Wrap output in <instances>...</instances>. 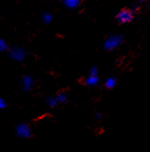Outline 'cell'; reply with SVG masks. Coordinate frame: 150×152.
Listing matches in <instances>:
<instances>
[{
  "mask_svg": "<svg viewBox=\"0 0 150 152\" xmlns=\"http://www.w3.org/2000/svg\"><path fill=\"white\" fill-rule=\"evenodd\" d=\"M15 134L17 138L22 140H28L32 136L31 126L28 123H18L15 127Z\"/></svg>",
  "mask_w": 150,
  "mask_h": 152,
  "instance_id": "6da1fadb",
  "label": "cell"
},
{
  "mask_svg": "<svg viewBox=\"0 0 150 152\" xmlns=\"http://www.w3.org/2000/svg\"><path fill=\"white\" fill-rule=\"evenodd\" d=\"M122 42H123V38H122L121 35L113 34L106 38V40L105 41L104 47L106 50H113L122 44Z\"/></svg>",
  "mask_w": 150,
  "mask_h": 152,
  "instance_id": "7a4b0ae2",
  "label": "cell"
},
{
  "mask_svg": "<svg viewBox=\"0 0 150 152\" xmlns=\"http://www.w3.org/2000/svg\"><path fill=\"white\" fill-rule=\"evenodd\" d=\"M9 54H10V57L12 60L22 62L26 57V51L20 47H13L9 50Z\"/></svg>",
  "mask_w": 150,
  "mask_h": 152,
  "instance_id": "3957f363",
  "label": "cell"
},
{
  "mask_svg": "<svg viewBox=\"0 0 150 152\" xmlns=\"http://www.w3.org/2000/svg\"><path fill=\"white\" fill-rule=\"evenodd\" d=\"M34 79L31 75H24L21 78V89L24 92H29L34 87Z\"/></svg>",
  "mask_w": 150,
  "mask_h": 152,
  "instance_id": "277c9868",
  "label": "cell"
},
{
  "mask_svg": "<svg viewBox=\"0 0 150 152\" xmlns=\"http://www.w3.org/2000/svg\"><path fill=\"white\" fill-rule=\"evenodd\" d=\"M117 19L120 23H128L133 19V13L129 10H123L121 11L118 15H117Z\"/></svg>",
  "mask_w": 150,
  "mask_h": 152,
  "instance_id": "5b68a950",
  "label": "cell"
},
{
  "mask_svg": "<svg viewBox=\"0 0 150 152\" xmlns=\"http://www.w3.org/2000/svg\"><path fill=\"white\" fill-rule=\"evenodd\" d=\"M100 82V78L98 75H90L87 74V76L84 80V84H85L87 87H90V88H93V87H96V86L99 84Z\"/></svg>",
  "mask_w": 150,
  "mask_h": 152,
  "instance_id": "8992f818",
  "label": "cell"
},
{
  "mask_svg": "<svg viewBox=\"0 0 150 152\" xmlns=\"http://www.w3.org/2000/svg\"><path fill=\"white\" fill-rule=\"evenodd\" d=\"M105 87L107 89H113L116 86H117V79L115 77H108V78H106V81H105Z\"/></svg>",
  "mask_w": 150,
  "mask_h": 152,
  "instance_id": "52a82bcc",
  "label": "cell"
},
{
  "mask_svg": "<svg viewBox=\"0 0 150 152\" xmlns=\"http://www.w3.org/2000/svg\"><path fill=\"white\" fill-rule=\"evenodd\" d=\"M55 97H56V100H57V102L58 104H66L68 102V94L64 92V91H60L58 92L57 94L55 95Z\"/></svg>",
  "mask_w": 150,
  "mask_h": 152,
  "instance_id": "ba28073f",
  "label": "cell"
},
{
  "mask_svg": "<svg viewBox=\"0 0 150 152\" xmlns=\"http://www.w3.org/2000/svg\"><path fill=\"white\" fill-rule=\"evenodd\" d=\"M45 103H46L47 106H48L49 107H50V108H54L59 104L55 96H50L48 98H46Z\"/></svg>",
  "mask_w": 150,
  "mask_h": 152,
  "instance_id": "9c48e42d",
  "label": "cell"
},
{
  "mask_svg": "<svg viewBox=\"0 0 150 152\" xmlns=\"http://www.w3.org/2000/svg\"><path fill=\"white\" fill-rule=\"evenodd\" d=\"M62 1L64 2L66 6L70 9L77 8L79 6V4H80V0H62Z\"/></svg>",
  "mask_w": 150,
  "mask_h": 152,
  "instance_id": "30bf717a",
  "label": "cell"
},
{
  "mask_svg": "<svg viewBox=\"0 0 150 152\" xmlns=\"http://www.w3.org/2000/svg\"><path fill=\"white\" fill-rule=\"evenodd\" d=\"M8 44L7 42L2 39V38H0V52H5L8 50Z\"/></svg>",
  "mask_w": 150,
  "mask_h": 152,
  "instance_id": "8fae6325",
  "label": "cell"
},
{
  "mask_svg": "<svg viewBox=\"0 0 150 152\" xmlns=\"http://www.w3.org/2000/svg\"><path fill=\"white\" fill-rule=\"evenodd\" d=\"M42 20H43L44 23L49 24V23H50L51 21H52V16H51V14L46 12V13L43 14V15H42Z\"/></svg>",
  "mask_w": 150,
  "mask_h": 152,
  "instance_id": "7c38bea8",
  "label": "cell"
},
{
  "mask_svg": "<svg viewBox=\"0 0 150 152\" xmlns=\"http://www.w3.org/2000/svg\"><path fill=\"white\" fill-rule=\"evenodd\" d=\"M8 107V103L7 101L4 98H2L0 96V111L1 110H4V109H6Z\"/></svg>",
  "mask_w": 150,
  "mask_h": 152,
  "instance_id": "4fadbf2b",
  "label": "cell"
},
{
  "mask_svg": "<svg viewBox=\"0 0 150 152\" xmlns=\"http://www.w3.org/2000/svg\"><path fill=\"white\" fill-rule=\"evenodd\" d=\"M98 73H99V70H98L96 66H92V68H90V71H88L90 75H98Z\"/></svg>",
  "mask_w": 150,
  "mask_h": 152,
  "instance_id": "5bb4252c",
  "label": "cell"
},
{
  "mask_svg": "<svg viewBox=\"0 0 150 152\" xmlns=\"http://www.w3.org/2000/svg\"><path fill=\"white\" fill-rule=\"evenodd\" d=\"M103 113H101V112H98V113H96L95 114V118L97 119V120H101V119L103 118Z\"/></svg>",
  "mask_w": 150,
  "mask_h": 152,
  "instance_id": "9a60e30c",
  "label": "cell"
}]
</instances>
